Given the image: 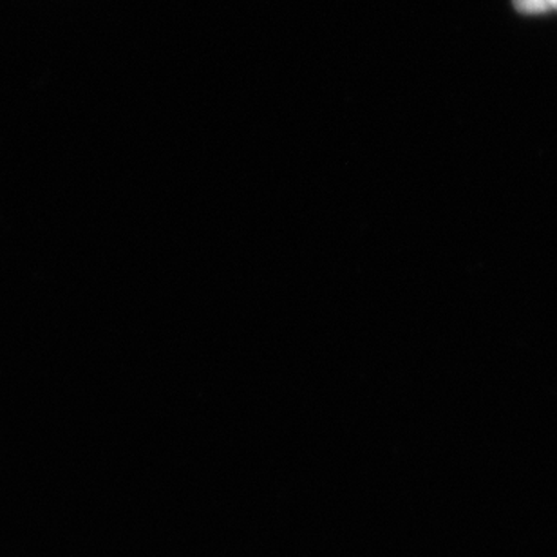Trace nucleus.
<instances>
[{
    "instance_id": "nucleus-1",
    "label": "nucleus",
    "mask_w": 557,
    "mask_h": 557,
    "mask_svg": "<svg viewBox=\"0 0 557 557\" xmlns=\"http://www.w3.org/2000/svg\"><path fill=\"white\" fill-rule=\"evenodd\" d=\"M516 10L521 13H545L548 10H557V0H515Z\"/></svg>"
}]
</instances>
